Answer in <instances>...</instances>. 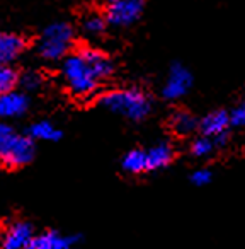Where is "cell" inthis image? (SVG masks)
<instances>
[{"instance_id": "6da1fadb", "label": "cell", "mask_w": 245, "mask_h": 249, "mask_svg": "<svg viewBox=\"0 0 245 249\" xmlns=\"http://www.w3.org/2000/svg\"><path fill=\"white\" fill-rule=\"evenodd\" d=\"M113 73V62L104 52L92 46H82L77 53L63 58L62 77L73 96L80 99L94 96L100 80Z\"/></svg>"}, {"instance_id": "7a4b0ae2", "label": "cell", "mask_w": 245, "mask_h": 249, "mask_svg": "<svg viewBox=\"0 0 245 249\" xmlns=\"http://www.w3.org/2000/svg\"><path fill=\"white\" fill-rule=\"evenodd\" d=\"M99 104L114 114L131 121H142L152 111V101L140 89H114L99 97Z\"/></svg>"}, {"instance_id": "3957f363", "label": "cell", "mask_w": 245, "mask_h": 249, "mask_svg": "<svg viewBox=\"0 0 245 249\" xmlns=\"http://www.w3.org/2000/svg\"><path fill=\"white\" fill-rule=\"evenodd\" d=\"M73 39H75V35H73L72 26L68 22L58 21L46 26L36 50H38V55L43 60L58 62V60H63L70 53Z\"/></svg>"}, {"instance_id": "277c9868", "label": "cell", "mask_w": 245, "mask_h": 249, "mask_svg": "<svg viewBox=\"0 0 245 249\" xmlns=\"http://www.w3.org/2000/svg\"><path fill=\"white\" fill-rule=\"evenodd\" d=\"M34 140L29 135L7 132L0 137V164L5 167H21L34 159Z\"/></svg>"}, {"instance_id": "5b68a950", "label": "cell", "mask_w": 245, "mask_h": 249, "mask_svg": "<svg viewBox=\"0 0 245 249\" xmlns=\"http://www.w3.org/2000/svg\"><path fill=\"white\" fill-rule=\"evenodd\" d=\"M143 12V0H113L106 9V21L111 26H130Z\"/></svg>"}, {"instance_id": "8992f818", "label": "cell", "mask_w": 245, "mask_h": 249, "mask_svg": "<svg viewBox=\"0 0 245 249\" xmlns=\"http://www.w3.org/2000/svg\"><path fill=\"white\" fill-rule=\"evenodd\" d=\"M191 86H193V75L189 70L180 63H174L162 89V96L167 101H177L189 92Z\"/></svg>"}, {"instance_id": "52a82bcc", "label": "cell", "mask_w": 245, "mask_h": 249, "mask_svg": "<svg viewBox=\"0 0 245 249\" xmlns=\"http://www.w3.org/2000/svg\"><path fill=\"white\" fill-rule=\"evenodd\" d=\"M230 113L223 109L213 111V113L206 114L203 120L199 121V132L203 135L210 137L214 140L216 147H223L227 143V130L230 126Z\"/></svg>"}, {"instance_id": "ba28073f", "label": "cell", "mask_w": 245, "mask_h": 249, "mask_svg": "<svg viewBox=\"0 0 245 249\" xmlns=\"http://www.w3.org/2000/svg\"><path fill=\"white\" fill-rule=\"evenodd\" d=\"M33 237L34 232L28 222H14L2 235V249H28Z\"/></svg>"}, {"instance_id": "9c48e42d", "label": "cell", "mask_w": 245, "mask_h": 249, "mask_svg": "<svg viewBox=\"0 0 245 249\" xmlns=\"http://www.w3.org/2000/svg\"><path fill=\"white\" fill-rule=\"evenodd\" d=\"M29 97L19 90H9L0 94V120H12L19 118L28 111Z\"/></svg>"}, {"instance_id": "30bf717a", "label": "cell", "mask_w": 245, "mask_h": 249, "mask_svg": "<svg viewBox=\"0 0 245 249\" xmlns=\"http://www.w3.org/2000/svg\"><path fill=\"white\" fill-rule=\"evenodd\" d=\"M77 239V235H63L56 231H46L34 235L28 249H72Z\"/></svg>"}, {"instance_id": "8fae6325", "label": "cell", "mask_w": 245, "mask_h": 249, "mask_svg": "<svg viewBox=\"0 0 245 249\" xmlns=\"http://www.w3.org/2000/svg\"><path fill=\"white\" fill-rule=\"evenodd\" d=\"M28 43L21 35L0 31V63H12L22 55Z\"/></svg>"}, {"instance_id": "7c38bea8", "label": "cell", "mask_w": 245, "mask_h": 249, "mask_svg": "<svg viewBox=\"0 0 245 249\" xmlns=\"http://www.w3.org/2000/svg\"><path fill=\"white\" fill-rule=\"evenodd\" d=\"M174 160V149L170 143H157L150 150H147V162H148V171H157L167 167Z\"/></svg>"}, {"instance_id": "4fadbf2b", "label": "cell", "mask_w": 245, "mask_h": 249, "mask_svg": "<svg viewBox=\"0 0 245 249\" xmlns=\"http://www.w3.org/2000/svg\"><path fill=\"white\" fill-rule=\"evenodd\" d=\"M169 124L174 133L182 135V137L191 135V133L199 128V121H197L193 114L184 109H179V111H176V113H172V116H170V120H169Z\"/></svg>"}, {"instance_id": "5bb4252c", "label": "cell", "mask_w": 245, "mask_h": 249, "mask_svg": "<svg viewBox=\"0 0 245 249\" xmlns=\"http://www.w3.org/2000/svg\"><path fill=\"white\" fill-rule=\"evenodd\" d=\"M121 166L126 173L130 174H142L148 171V162H147V150L142 149H133L128 154H125Z\"/></svg>"}, {"instance_id": "9a60e30c", "label": "cell", "mask_w": 245, "mask_h": 249, "mask_svg": "<svg viewBox=\"0 0 245 249\" xmlns=\"http://www.w3.org/2000/svg\"><path fill=\"white\" fill-rule=\"evenodd\" d=\"M29 137L33 140H41V142H56L62 139V132L49 121H36L29 126Z\"/></svg>"}, {"instance_id": "2e32d148", "label": "cell", "mask_w": 245, "mask_h": 249, "mask_svg": "<svg viewBox=\"0 0 245 249\" xmlns=\"http://www.w3.org/2000/svg\"><path fill=\"white\" fill-rule=\"evenodd\" d=\"M80 26H82V31L85 33L87 36L97 38V36H100L106 31V26H107L106 16L99 14V12H89V14H85L82 18Z\"/></svg>"}, {"instance_id": "e0dca14e", "label": "cell", "mask_w": 245, "mask_h": 249, "mask_svg": "<svg viewBox=\"0 0 245 249\" xmlns=\"http://www.w3.org/2000/svg\"><path fill=\"white\" fill-rule=\"evenodd\" d=\"M19 73L11 63H0V94L14 90L19 86Z\"/></svg>"}, {"instance_id": "ac0fdd59", "label": "cell", "mask_w": 245, "mask_h": 249, "mask_svg": "<svg viewBox=\"0 0 245 249\" xmlns=\"http://www.w3.org/2000/svg\"><path fill=\"white\" fill-rule=\"evenodd\" d=\"M214 149H216L214 140L206 135L196 139L193 142V145H191V152H193V156H196V157H208Z\"/></svg>"}, {"instance_id": "d6986e66", "label": "cell", "mask_w": 245, "mask_h": 249, "mask_svg": "<svg viewBox=\"0 0 245 249\" xmlns=\"http://www.w3.org/2000/svg\"><path fill=\"white\" fill-rule=\"evenodd\" d=\"M41 84H43L41 75L36 72H28L22 77H19V86H22L26 90H36Z\"/></svg>"}, {"instance_id": "ffe728a7", "label": "cell", "mask_w": 245, "mask_h": 249, "mask_svg": "<svg viewBox=\"0 0 245 249\" xmlns=\"http://www.w3.org/2000/svg\"><path fill=\"white\" fill-rule=\"evenodd\" d=\"M230 123L233 126H245V99L240 101L230 113Z\"/></svg>"}, {"instance_id": "44dd1931", "label": "cell", "mask_w": 245, "mask_h": 249, "mask_svg": "<svg viewBox=\"0 0 245 249\" xmlns=\"http://www.w3.org/2000/svg\"><path fill=\"white\" fill-rule=\"evenodd\" d=\"M211 171L210 169H197L191 174V183L196 184V186H206L211 183Z\"/></svg>"}, {"instance_id": "7402d4cb", "label": "cell", "mask_w": 245, "mask_h": 249, "mask_svg": "<svg viewBox=\"0 0 245 249\" xmlns=\"http://www.w3.org/2000/svg\"><path fill=\"white\" fill-rule=\"evenodd\" d=\"M7 132H11V126H7L5 123H2V121H0V137L5 135Z\"/></svg>"}, {"instance_id": "603a6c76", "label": "cell", "mask_w": 245, "mask_h": 249, "mask_svg": "<svg viewBox=\"0 0 245 249\" xmlns=\"http://www.w3.org/2000/svg\"><path fill=\"white\" fill-rule=\"evenodd\" d=\"M109 2H113V0H109Z\"/></svg>"}]
</instances>
